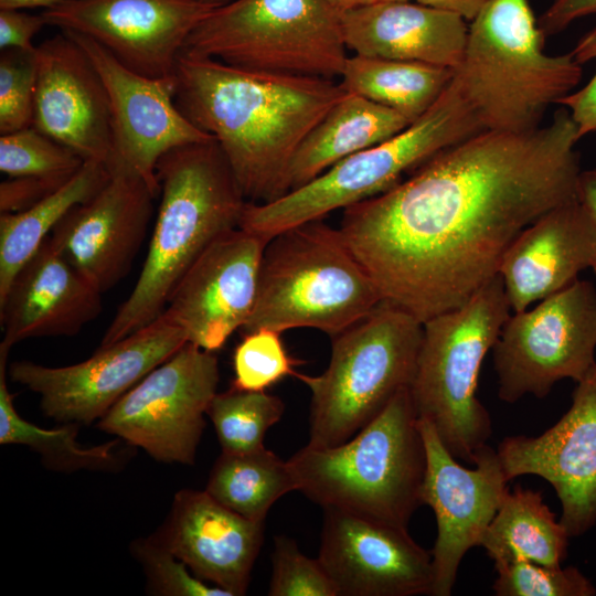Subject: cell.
Here are the masks:
<instances>
[{
	"label": "cell",
	"mask_w": 596,
	"mask_h": 596,
	"mask_svg": "<svg viewBox=\"0 0 596 596\" xmlns=\"http://www.w3.org/2000/svg\"><path fill=\"white\" fill-rule=\"evenodd\" d=\"M578 140L564 107L532 131L482 130L343 209L339 230L382 300L425 322L499 274L529 225L578 201Z\"/></svg>",
	"instance_id": "6da1fadb"
},
{
	"label": "cell",
	"mask_w": 596,
	"mask_h": 596,
	"mask_svg": "<svg viewBox=\"0 0 596 596\" xmlns=\"http://www.w3.org/2000/svg\"><path fill=\"white\" fill-rule=\"evenodd\" d=\"M175 76L178 108L214 138L254 203L287 193L298 147L344 94L334 79L251 71L185 52Z\"/></svg>",
	"instance_id": "7a4b0ae2"
},
{
	"label": "cell",
	"mask_w": 596,
	"mask_h": 596,
	"mask_svg": "<svg viewBox=\"0 0 596 596\" xmlns=\"http://www.w3.org/2000/svg\"><path fill=\"white\" fill-rule=\"evenodd\" d=\"M160 203L132 291L102 339L108 345L159 318L174 287L220 236L237 228L248 202L214 139L175 147L156 169Z\"/></svg>",
	"instance_id": "3957f363"
},
{
	"label": "cell",
	"mask_w": 596,
	"mask_h": 596,
	"mask_svg": "<svg viewBox=\"0 0 596 596\" xmlns=\"http://www.w3.org/2000/svg\"><path fill=\"white\" fill-rule=\"evenodd\" d=\"M545 38L529 0H491L469 22L454 81L483 130L532 131L581 82V64L545 53Z\"/></svg>",
	"instance_id": "277c9868"
},
{
	"label": "cell",
	"mask_w": 596,
	"mask_h": 596,
	"mask_svg": "<svg viewBox=\"0 0 596 596\" xmlns=\"http://www.w3.org/2000/svg\"><path fill=\"white\" fill-rule=\"evenodd\" d=\"M298 491L333 509L407 530L421 505L426 448L409 387L349 440L289 459Z\"/></svg>",
	"instance_id": "5b68a950"
},
{
	"label": "cell",
	"mask_w": 596,
	"mask_h": 596,
	"mask_svg": "<svg viewBox=\"0 0 596 596\" xmlns=\"http://www.w3.org/2000/svg\"><path fill=\"white\" fill-rule=\"evenodd\" d=\"M381 301L339 227L313 220L267 242L255 305L241 332L311 328L333 338Z\"/></svg>",
	"instance_id": "8992f818"
},
{
	"label": "cell",
	"mask_w": 596,
	"mask_h": 596,
	"mask_svg": "<svg viewBox=\"0 0 596 596\" xmlns=\"http://www.w3.org/2000/svg\"><path fill=\"white\" fill-rule=\"evenodd\" d=\"M511 311L497 274L461 307L423 322L412 401L449 453L468 464L473 465L492 433L477 397L478 376Z\"/></svg>",
	"instance_id": "52a82bcc"
},
{
	"label": "cell",
	"mask_w": 596,
	"mask_h": 596,
	"mask_svg": "<svg viewBox=\"0 0 596 596\" xmlns=\"http://www.w3.org/2000/svg\"><path fill=\"white\" fill-rule=\"evenodd\" d=\"M482 130L453 77L434 105L402 131L272 202H247L238 227L269 241L292 226L385 192L406 172Z\"/></svg>",
	"instance_id": "ba28073f"
},
{
	"label": "cell",
	"mask_w": 596,
	"mask_h": 596,
	"mask_svg": "<svg viewBox=\"0 0 596 596\" xmlns=\"http://www.w3.org/2000/svg\"><path fill=\"white\" fill-rule=\"evenodd\" d=\"M423 322L382 300L334 336L327 369L295 373L311 393L308 446L342 444L375 418L416 371Z\"/></svg>",
	"instance_id": "9c48e42d"
},
{
	"label": "cell",
	"mask_w": 596,
	"mask_h": 596,
	"mask_svg": "<svg viewBox=\"0 0 596 596\" xmlns=\"http://www.w3.org/2000/svg\"><path fill=\"white\" fill-rule=\"evenodd\" d=\"M341 12L326 0H233L214 8L182 52L267 73L340 77Z\"/></svg>",
	"instance_id": "30bf717a"
},
{
	"label": "cell",
	"mask_w": 596,
	"mask_h": 596,
	"mask_svg": "<svg viewBox=\"0 0 596 596\" xmlns=\"http://www.w3.org/2000/svg\"><path fill=\"white\" fill-rule=\"evenodd\" d=\"M595 350L596 287L576 279L505 321L492 348L499 398H543L563 379L579 382L596 363Z\"/></svg>",
	"instance_id": "8fae6325"
},
{
	"label": "cell",
	"mask_w": 596,
	"mask_h": 596,
	"mask_svg": "<svg viewBox=\"0 0 596 596\" xmlns=\"http://www.w3.org/2000/svg\"><path fill=\"white\" fill-rule=\"evenodd\" d=\"M219 381L214 352L187 342L116 402L98 427L156 460L193 465Z\"/></svg>",
	"instance_id": "7c38bea8"
},
{
	"label": "cell",
	"mask_w": 596,
	"mask_h": 596,
	"mask_svg": "<svg viewBox=\"0 0 596 596\" xmlns=\"http://www.w3.org/2000/svg\"><path fill=\"white\" fill-rule=\"evenodd\" d=\"M187 342L184 331L162 313L131 334L99 347L83 362L52 368L17 361L9 375L40 395L46 416L64 424H91Z\"/></svg>",
	"instance_id": "4fadbf2b"
},
{
	"label": "cell",
	"mask_w": 596,
	"mask_h": 596,
	"mask_svg": "<svg viewBox=\"0 0 596 596\" xmlns=\"http://www.w3.org/2000/svg\"><path fill=\"white\" fill-rule=\"evenodd\" d=\"M426 448V472L421 503L435 513L437 536L432 551V596H450L465 554L481 546L508 479L497 450L486 445L475 468L461 466L443 444L434 426L419 418Z\"/></svg>",
	"instance_id": "5bb4252c"
},
{
	"label": "cell",
	"mask_w": 596,
	"mask_h": 596,
	"mask_svg": "<svg viewBox=\"0 0 596 596\" xmlns=\"http://www.w3.org/2000/svg\"><path fill=\"white\" fill-rule=\"evenodd\" d=\"M64 32L85 51L107 91L113 130V155L107 169L136 173L159 195L156 173L159 159L175 147L214 138L178 108L175 74L143 76L126 67L94 40Z\"/></svg>",
	"instance_id": "9a60e30c"
},
{
	"label": "cell",
	"mask_w": 596,
	"mask_h": 596,
	"mask_svg": "<svg viewBox=\"0 0 596 596\" xmlns=\"http://www.w3.org/2000/svg\"><path fill=\"white\" fill-rule=\"evenodd\" d=\"M213 9L193 0H66L42 14L47 25L94 40L134 72L166 77Z\"/></svg>",
	"instance_id": "2e32d148"
},
{
	"label": "cell",
	"mask_w": 596,
	"mask_h": 596,
	"mask_svg": "<svg viewBox=\"0 0 596 596\" xmlns=\"http://www.w3.org/2000/svg\"><path fill=\"white\" fill-rule=\"evenodd\" d=\"M497 453L508 481L533 475L552 486L571 538L589 530L596 523V363L557 423L536 437H507Z\"/></svg>",
	"instance_id": "e0dca14e"
},
{
	"label": "cell",
	"mask_w": 596,
	"mask_h": 596,
	"mask_svg": "<svg viewBox=\"0 0 596 596\" xmlns=\"http://www.w3.org/2000/svg\"><path fill=\"white\" fill-rule=\"evenodd\" d=\"M268 241L234 228L215 240L171 292L164 311L188 342L215 352L247 322Z\"/></svg>",
	"instance_id": "ac0fdd59"
},
{
	"label": "cell",
	"mask_w": 596,
	"mask_h": 596,
	"mask_svg": "<svg viewBox=\"0 0 596 596\" xmlns=\"http://www.w3.org/2000/svg\"><path fill=\"white\" fill-rule=\"evenodd\" d=\"M108 171L106 184L70 210L50 235L56 248L103 294L130 273L158 196L136 173Z\"/></svg>",
	"instance_id": "d6986e66"
},
{
	"label": "cell",
	"mask_w": 596,
	"mask_h": 596,
	"mask_svg": "<svg viewBox=\"0 0 596 596\" xmlns=\"http://www.w3.org/2000/svg\"><path fill=\"white\" fill-rule=\"evenodd\" d=\"M318 558L339 596L432 594V554L404 529L326 509Z\"/></svg>",
	"instance_id": "ffe728a7"
},
{
	"label": "cell",
	"mask_w": 596,
	"mask_h": 596,
	"mask_svg": "<svg viewBox=\"0 0 596 596\" xmlns=\"http://www.w3.org/2000/svg\"><path fill=\"white\" fill-rule=\"evenodd\" d=\"M32 126L85 161L107 166L113 155L109 99L97 70L66 32L36 46Z\"/></svg>",
	"instance_id": "44dd1931"
},
{
	"label": "cell",
	"mask_w": 596,
	"mask_h": 596,
	"mask_svg": "<svg viewBox=\"0 0 596 596\" xmlns=\"http://www.w3.org/2000/svg\"><path fill=\"white\" fill-rule=\"evenodd\" d=\"M199 578L245 595L264 540V523L224 507L205 490L175 493L171 512L151 536Z\"/></svg>",
	"instance_id": "7402d4cb"
},
{
	"label": "cell",
	"mask_w": 596,
	"mask_h": 596,
	"mask_svg": "<svg viewBox=\"0 0 596 596\" xmlns=\"http://www.w3.org/2000/svg\"><path fill=\"white\" fill-rule=\"evenodd\" d=\"M102 296L49 236L0 297V345L75 336L102 312Z\"/></svg>",
	"instance_id": "603a6c76"
},
{
	"label": "cell",
	"mask_w": 596,
	"mask_h": 596,
	"mask_svg": "<svg viewBox=\"0 0 596 596\" xmlns=\"http://www.w3.org/2000/svg\"><path fill=\"white\" fill-rule=\"evenodd\" d=\"M585 268L596 272V224L577 201L523 230L504 254L499 274L511 310L520 312L568 286Z\"/></svg>",
	"instance_id": "cb8c5ba5"
},
{
	"label": "cell",
	"mask_w": 596,
	"mask_h": 596,
	"mask_svg": "<svg viewBox=\"0 0 596 596\" xmlns=\"http://www.w3.org/2000/svg\"><path fill=\"white\" fill-rule=\"evenodd\" d=\"M345 45L353 54L456 70L469 24L416 1H375L341 12Z\"/></svg>",
	"instance_id": "d4e9b609"
},
{
	"label": "cell",
	"mask_w": 596,
	"mask_h": 596,
	"mask_svg": "<svg viewBox=\"0 0 596 596\" xmlns=\"http://www.w3.org/2000/svg\"><path fill=\"white\" fill-rule=\"evenodd\" d=\"M411 124L391 108L344 92L298 147L287 174V192L308 183L341 160L389 139Z\"/></svg>",
	"instance_id": "484cf974"
},
{
	"label": "cell",
	"mask_w": 596,
	"mask_h": 596,
	"mask_svg": "<svg viewBox=\"0 0 596 596\" xmlns=\"http://www.w3.org/2000/svg\"><path fill=\"white\" fill-rule=\"evenodd\" d=\"M570 538L541 492L518 486L504 494L481 546L494 567L520 560L561 565Z\"/></svg>",
	"instance_id": "4316f807"
},
{
	"label": "cell",
	"mask_w": 596,
	"mask_h": 596,
	"mask_svg": "<svg viewBox=\"0 0 596 596\" xmlns=\"http://www.w3.org/2000/svg\"><path fill=\"white\" fill-rule=\"evenodd\" d=\"M454 71L425 63L353 54L339 84L352 93L391 108L411 123L424 115L454 77Z\"/></svg>",
	"instance_id": "83f0119b"
},
{
	"label": "cell",
	"mask_w": 596,
	"mask_h": 596,
	"mask_svg": "<svg viewBox=\"0 0 596 596\" xmlns=\"http://www.w3.org/2000/svg\"><path fill=\"white\" fill-rule=\"evenodd\" d=\"M109 175L105 163L87 160L65 184L35 205L0 214V297L58 222L75 205L95 195Z\"/></svg>",
	"instance_id": "f1b7e54d"
},
{
	"label": "cell",
	"mask_w": 596,
	"mask_h": 596,
	"mask_svg": "<svg viewBox=\"0 0 596 596\" xmlns=\"http://www.w3.org/2000/svg\"><path fill=\"white\" fill-rule=\"evenodd\" d=\"M204 490L240 515L264 523L272 505L298 490V485L289 461L264 447L245 454L222 453Z\"/></svg>",
	"instance_id": "f546056e"
},
{
	"label": "cell",
	"mask_w": 596,
	"mask_h": 596,
	"mask_svg": "<svg viewBox=\"0 0 596 596\" xmlns=\"http://www.w3.org/2000/svg\"><path fill=\"white\" fill-rule=\"evenodd\" d=\"M8 349L0 347V444H19L40 454L43 462L60 471L118 468L116 443L83 447L77 440L78 424L45 429L19 415L7 384Z\"/></svg>",
	"instance_id": "4dcf8cb0"
},
{
	"label": "cell",
	"mask_w": 596,
	"mask_h": 596,
	"mask_svg": "<svg viewBox=\"0 0 596 596\" xmlns=\"http://www.w3.org/2000/svg\"><path fill=\"white\" fill-rule=\"evenodd\" d=\"M283 401L265 391L232 386L216 393L206 409L222 453L245 454L264 448L267 430L283 416Z\"/></svg>",
	"instance_id": "1f68e13d"
},
{
	"label": "cell",
	"mask_w": 596,
	"mask_h": 596,
	"mask_svg": "<svg viewBox=\"0 0 596 596\" xmlns=\"http://www.w3.org/2000/svg\"><path fill=\"white\" fill-rule=\"evenodd\" d=\"M85 160L31 126L0 137V171L9 178H71Z\"/></svg>",
	"instance_id": "d6a6232c"
},
{
	"label": "cell",
	"mask_w": 596,
	"mask_h": 596,
	"mask_svg": "<svg viewBox=\"0 0 596 596\" xmlns=\"http://www.w3.org/2000/svg\"><path fill=\"white\" fill-rule=\"evenodd\" d=\"M280 334L269 328L243 333L233 354L232 386L245 391H265L284 377L295 375V366L301 361L289 355Z\"/></svg>",
	"instance_id": "836d02e7"
},
{
	"label": "cell",
	"mask_w": 596,
	"mask_h": 596,
	"mask_svg": "<svg viewBox=\"0 0 596 596\" xmlns=\"http://www.w3.org/2000/svg\"><path fill=\"white\" fill-rule=\"evenodd\" d=\"M498 596H593L596 588L575 566L520 560L494 567Z\"/></svg>",
	"instance_id": "e575fe53"
},
{
	"label": "cell",
	"mask_w": 596,
	"mask_h": 596,
	"mask_svg": "<svg viewBox=\"0 0 596 596\" xmlns=\"http://www.w3.org/2000/svg\"><path fill=\"white\" fill-rule=\"evenodd\" d=\"M35 51L25 52L14 49L1 51V135L31 127L33 124L38 71Z\"/></svg>",
	"instance_id": "d590c367"
},
{
	"label": "cell",
	"mask_w": 596,
	"mask_h": 596,
	"mask_svg": "<svg viewBox=\"0 0 596 596\" xmlns=\"http://www.w3.org/2000/svg\"><path fill=\"white\" fill-rule=\"evenodd\" d=\"M272 564L270 596H339L320 560L302 554L290 538H275Z\"/></svg>",
	"instance_id": "8d00e7d4"
},
{
	"label": "cell",
	"mask_w": 596,
	"mask_h": 596,
	"mask_svg": "<svg viewBox=\"0 0 596 596\" xmlns=\"http://www.w3.org/2000/svg\"><path fill=\"white\" fill-rule=\"evenodd\" d=\"M143 567L149 588L164 596H231L228 592L196 577L189 567L152 538L132 545Z\"/></svg>",
	"instance_id": "74e56055"
},
{
	"label": "cell",
	"mask_w": 596,
	"mask_h": 596,
	"mask_svg": "<svg viewBox=\"0 0 596 596\" xmlns=\"http://www.w3.org/2000/svg\"><path fill=\"white\" fill-rule=\"evenodd\" d=\"M571 54L581 65L596 60V26L577 42ZM558 105L570 111L579 139L596 132V72L583 88L562 98Z\"/></svg>",
	"instance_id": "f35d334b"
},
{
	"label": "cell",
	"mask_w": 596,
	"mask_h": 596,
	"mask_svg": "<svg viewBox=\"0 0 596 596\" xmlns=\"http://www.w3.org/2000/svg\"><path fill=\"white\" fill-rule=\"evenodd\" d=\"M71 178H9L0 183V212L19 213L25 211L60 189Z\"/></svg>",
	"instance_id": "ab89813d"
},
{
	"label": "cell",
	"mask_w": 596,
	"mask_h": 596,
	"mask_svg": "<svg viewBox=\"0 0 596 596\" xmlns=\"http://www.w3.org/2000/svg\"><path fill=\"white\" fill-rule=\"evenodd\" d=\"M47 25L43 14H31L23 9H0V49L34 52V36Z\"/></svg>",
	"instance_id": "60d3db41"
},
{
	"label": "cell",
	"mask_w": 596,
	"mask_h": 596,
	"mask_svg": "<svg viewBox=\"0 0 596 596\" xmlns=\"http://www.w3.org/2000/svg\"><path fill=\"white\" fill-rule=\"evenodd\" d=\"M596 14V0H553L538 20L545 36L565 30L574 21Z\"/></svg>",
	"instance_id": "b9f144b4"
},
{
	"label": "cell",
	"mask_w": 596,
	"mask_h": 596,
	"mask_svg": "<svg viewBox=\"0 0 596 596\" xmlns=\"http://www.w3.org/2000/svg\"><path fill=\"white\" fill-rule=\"evenodd\" d=\"M421 4L459 15L472 21L491 0H414Z\"/></svg>",
	"instance_id": "7bdbcfd3"
},
{
	"label": "cell",
	"mask_w": 596,
	"mask_h": 596,
	"mask_svg": "<svg viewBox=\"0 0 596 596\" xmlns=\"http://www.w3.org/2000/svg\"><path fill=\"white\" fill-rule=\"evenodd\" d=\"M577 200L596 224V169L581 171Z\"/></svg>",
	"instance_id": "ee69618b"
},
{
	"label": "cell",
	"mask_w": 596,
	"mask_h": 596,
	"mask_svg": "<svg viewBox=\"0 0 596 596\" xmlns=\"http://www.w3.org/2000/svg\"><path fill=\"white\" fill-rule=\"evenodd\" d=\"M66 0H0V9H49Z\"/></svg>",
	"instance_id": "f6af8a7d"
},
{
	"label": "cell",
	"mask_w": 596,
	"mask_h": 596,
	"mask_svg": "<svg viewBox=\"0 0 596 596\" xmlns=\"http://www.w3.org/2000/svg\"><path fill=\"white\" fill-rule=\"evenodd\" d=\"M326 1L330 3L333 8H336L338 11L343 12L347 10H351V9L371 3L374 0H326Z\"/></svg>",
	"instance_id": "bcb514c9"
},
{
	"label": "cell",
	"mask_w": 596,
	"mask_h": 596,
	"mask_svg": "<svg viewBox=\"0 0 596 596\" xmlns=\"http://www.w3.org/2000/svg\"><path fill=\"white\" fill-rule=\"evenodd\" d=\"M193 1H196L199 3L205 4L212 8H217V7L227 4L233 0H193Z\"/></svg>",
	"instance_id": "7dc6e473"
},
{
	"label": "cell",
	"mask_w": 596,
	"mask_h": 596,
	"mask_svg": "<svg viewBox=\"0 0 596 596\" xmlns=\"http://www.w3.org/2000/svg\"><path fill=\"white\" fill-rule=\"evenodd\" d=\"M375 1H411V0H374L373 2Z\"/></svg>",
	"instance_id": "c3c4849f"
},
{
	"label": "cell",
	"mask_w": 596,
	"mask_h": 596,
	"mask_svg": "<svg viewBox=\"0 0 596 596\" xmlns=\"http://www.w3.org/2000/svg\"><path fill=\"white\" fill-rule=\"evenodd\" d=\"M595 274H596V272H595Z\"/></svg>",
	"instance_id": "681fc988"
}]
</instances>
